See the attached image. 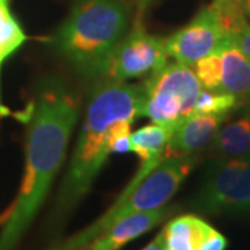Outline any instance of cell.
Masks as SVG:
<instances>
[{"mask_svg": "<svg viewBox=\"0 0 250 250\" xmlns=\"http://www.w3.org/2000/svg\"><path fill=\"white\" fill-rule=\"evenodd\" d=\"M80 116V100L62 81L39 85L27 114L25 167L16 202L0 232V250H14L62 168Z\"/></svg>", "mask_w": 250, "mask_h": 250, "instance_id": "cell-1", "label": "cell"}, {"mask_svg": "<svg viewBox=\"0 0 250 250\" xmlns=\"http://www.w3.org/2000/svg\"><path fill=\"white\" fill-rule=\"evenodd\" d=\"M142 99V83L104 81L90 92L71 161L56 197L53 221L62 223L89 192L111 153L117 126L135 120Z\"/></svg>", "mask_w": 250, "mask_h": 250, "instance_id": "cell-2", "label": "cell"}, {"mask_svg": "<svg viewBox=\"0 0 250 250\" xmlns=\"http://www.w3.org/2000/svg\"><path fill=\"white\" fill-rule=\"evenodd\" d=\"M128 20L124 0H80L54 36V47L75 70L103 77L128 34Z\"/></svg>", "mask_w": 250, "mask_h": 250, "instance_id": "cell-3", "label": "cell"}, {"mask_svg": "<svg viewBox=\"0 0 250 250\" xmlns=\"http://www.w3.org/2000/svg\"><path fill=\"white\" fill-rule=\"evenodd\" d=\"M193 164V156H164L135 187L125 188L104 214L56 250H82L117 220L166 206L187 179Z\"/></svg>", "mask_w": 250, "mask_h": 250, "instance_id": "cell-4", "label": "cell"}, {"mask_svg": "<svg viewBox=\"0 0 250 250\" xmlns=\"http://www.w3.org/2000/svg\"><path fill=\"white\" fill-rule=\"evenodd\" d=\"M202 89L192 65L167 62L142 83L138 117H146L152 123L175 129L181 121L193 114Z\"/></svg>", "mask_w": 250, "mask_h": 250, "instance_id": "cell-5", "label": "cell"}, {"mask_svg": "<svg viewBox=\"0 0 250 250\" xmlns=\"http://www.w3.org/2000/svg\"><path fill=\"white\" fill-rule=\"evenodd\" d=\"M195 207L208 214L250 213V160L213 161L207 168Z\"/></svg>", "mask_w": 250, "mask_h": 250, "instance_id": "cell-6", "label": "cell"}, {"mask_svg": "<svg viewBox=\"0 0 250 250\" xmlns=\"http://www.w3.org/2000/svg\"><path fill=\"white\" fill-rule=\"evenodd\" d=\"M166 39L146 32L141 21L125 35L103 74L110 81L135 80L146 74H153L168 62Z\"/></svg>", "mask_w": 250, "mask_h": 250, "instance_id": "cell-7", "label": "cell"}, {"mask_svg": "<svg viewBox=\"0 0 250 250\" xmlns=\"http://www.w3.org/2000/svg\"><path fill=\"white\" fill-rule=\"evenodd\" d=\"M232 38L224 27L213 6L200 10L184 28L166 39V49L175 62L195 65L199 60L214 53L225 41Z\"/></svg>", "mask_w": 250, "mask_h": 250, "instance_id": "cell-8", "label": "cell"}, {"mask_svg": "<svg viewBox=\"0 0 250 250\" xmlns=\"http://www.w3.org/2000/svg\"><path fill=\"white\" fill-rule=\"evenodd\" d=\"M193 70L205 89L231 93L239 99L250 88V62L233 38L199 60Z\"/></svg>", "mask_w": 250, "mask_h": 250, "instance_id": "cell-9", "label": "cell"}, {"mask_svg": "<svg viewBox=\"0 0 250 250\" xmlns=\"http://www.w3.org/2000/svg\"><path fill=\"white\" fill-rule=\"evenodd\" d=\"M174 211V207L163 206L149 211H141L125 215L117 220L107 229L98 235L93 241L88 243L85 250H120L128 242L139 238L143 233L149 232L156 225L166 220Z\"/></svg>", "mask_w": 250, "mask_h": 250, "instance_id": "cell-10", "label": "cell"}, {"mask_svg": "<svg viewBox=\"0 0 250 250\" xmlns=\"http://www.w3.org/2000/svg\"><path fill=\"white\" fill-rule=\"evenodd\" d=\"M227 116L193 113L187 117L175 126L164 156H193L211 143Z\"/></svg>", "mask_w": 250, "mask_h": 250, "instance_id": "cell-11", "label": "cell"}, {"mask_svg": "<svg viewBox=\"0 0 250 250\" xmlns=\"http://www.w3.org/2000/svg\"><path fill=\"white\" fill-rule=\"evenodd\" d=\"M210 147L217 159L250 160V113L221 125Z\"/></svg>", "mask_w": 250, "mask_h": 250, "instance_id": "cell-12", "label": "cell"}, {"mask_svg": "<svg viewBox=\"0 0 250 250\" xmlns=\"http://www.w3.org/2000/svg\"><path fill=\"white\" fill-rule=\"evenodd\" d=\"M211 225L196 215H181L166 225L164 238L167 250H196Z\"/></svg>", "mask_w": 250, "mask_h": 250, "instance_id": "cell-13", "label": "cell"}, {"mask_svg": "<svg viewBox=\"0 0 250 250\" xmlns=\"http://www.w3.org/2000/svg\"><path fill=\"white\" fill-rule=\"evenodd\" d=\"M174 128L152 123L131 134V152L141 161H160L170 142Z\"/></svg>", "mask_w": 250, "mask_h": 250, "instance_id": "cell-14", "label": "cell"}, {"mask_svg": "<svg viewBox=\"0 0 250 250\" xmlns=\"http://www.w3.org/2000/svg\"><path fill=\"white\" fill-rule=\"evenodd\" d=\"M27 35L16 17L11 14L9 0H0V72L7 59L25 43ZM9 110L1 103L0 93V116H7Z\"/></svg>", "mask_w": 250, "mask_h": 250, "instance_id": "cell-15", "label": "cell"}, {"mask_svg": "<svg viewBox=\"0 0 250 250\" xmlns=\"http://www.w3.org/2000/svg\"><path fill=\"white\" fill-rule=\"evenodd\" d=\"M238 107V98L231 93L218 90L202 89L197 98L195 111L197 114H229L232 108Z\"/></svg>", "mask_w": 250, "mask_h": 250, "instance_id": "cell-16", "label": "cell"}, {"mask_svg": "<svg viewBox=\"0 0 250 250\" xmlns=\"http://www.w3.org/2000/svg\"><path fill=\"white\" fill-rule=\"evenodd\" d=\"M225 248H227L225 236L218 231H215L211 227L208 229V232L205 235V238L202 239L196 250H225Z\"/></svg>", "mask_w": 250, "mask_h": 250, "instance_id": "cell-17", "label": "cell"}, {"mask_svg": "<svg viewBox=\"0 0 250 250\" xmlns=\"http://www.w3.org/2000/svg\"><path fill=\"white\" fill-rule=\"evenodd\" d=\"M236 42V45L239 46L243 54L248 57V60L250 62V24H246L245 27L242 28L241 31L232 36Z\"/></svg>", "mask_w": 250, "mask_h": 250, "instance_id": "cell-18", "label": "cell"}, {"mask_svg": "<svg viewBox=\"0 0 250 250\" xmlns=\"http://www.w3.org/2000/svg\"><path fill=\"white\" fill-rule=\"evenodd\" d=\"M142 250H167L166 246V238H164V233L160 232L154 239H153L146 248H143Z\"/></svg>", "mask_w": 250, "mask_h": 250, "instance_id": "cell-19", "label": "cell"}, {"mask_svg": "<svg viewBox=\"0 0 250 250\" xmlns=\"http://www.w3.org/2000/svg\"><path fill=\"white\" fill-rule=\"evenodd\" d=\"M238 107H243L248 113H250V88L238 99Z\"/></svg>", "mask_w": 250, "mask_h": 250, "instance_id": "cell-20", "label": "cell"}, {"mask_svg": "<svg viewBox=\"0 0 250 250\" xmlns=\"http://www.w3.org/2000/svg\"><path fill=\"white\" fill-rule=\"evenodd\" d=\"M239 4L246 20H250V0H239Z\"/></svg>", "mask_w": 250, "mask_h": 250, "instance_id": "cell-21", "label": "cell"}]
</instances>
